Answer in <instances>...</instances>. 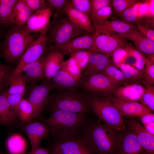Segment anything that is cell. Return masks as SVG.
<instances>
[{
  "label": "cell",
  "instance_id": "cell-1",
  "mask_svg": "<svg viewBox=\"0 0 154 154\" xmlns=\"http://www.w3.org/2000/svg\"><path fill=\"white\" fill-rule=\"evenodd\" d=\"M43 123L49 128L55 139L79 137L89 119L87 114L54 110Z\"/></svg>",
  "mask_w": 154,
  "mask_h": 154
},
{
  "label": "cell",
  "instance_id": "cell-2",
  "mask_svg": "<svg viewBox=\"0 0 154 154\" xmlns=\"http://www.w3.org/2000/svg\"><path fill=\"white\" fill-rule=\"evenodd\" d=\"M119 133L99 120H89L80 137L93 154H114Z\"/></svg>",
  "mask_w": 154,
  "mask_h": 154
},
{
  "label": "cell",
  "instance_id": "cell-3",
  "mask_svg": "<svg viewBox=\"0 0 154 154\" xmlns=\"http://www.w3.org/2000/svg\"><path fill=\"white\" fill-rule=\"evenodd\" d=\"M35 37L26 33L24 26L13 25L9 28L0 46V55L11 64L19 61Z\"/></svg>",
  "mask_w": 154,
  "mask_h": 154
},
{
  "label": "cell",
  "instance_id": "cell-4",
  "mask_svg": "<svg viewBox=\"0 0 154 154\" xmlns=\"http://www.w3.org/2000/svg\"><path fill=\"white\" fill-rule=\"evenodd\" d=\"M46 106L50 112L58 110L87 114L91 109L88 95L75 88L63 91L56 90L50 95Z\"/></svg>",
  "mask_w": 154,
  "mask_h": 154
},
{
  "label": "cell",
  "instance_id": "cell-5",
  "mask_svg": "<svg viewBox=\"0 0 154 154\" xmlns=\"http://www.w3.org/2000/svg\"><path fill=\"white\" fill-rule=\"evenodd\" d=\"M88 100L91 109L104 123L118 133L125 129L123 117L109 98L90 95Z\"/></svg>",
  "mask_w": 154,
  "mask_h": 154
},
{
  "label": "cell",
  "instance_id": "cell-6",
  "mask_svg": "<svg viewBox=\"0 0 154 154\" xmlns=\"http://www.w3.org/2000/svg\"><path fill=\"white\" fill-rule=\"evenodd\" d=\"M55 13L47 32V42L54 46L67 44L77 37L87 33L74 24L67 17L58 18Z\"/></svg>",
  "mask_w": 154,
  "mask_h": 154
},
{
  "label": "cell",
  "instance_id": "cell-7",
  "mask_svg": "<svg viewBox=\"0 0 154 154\" xmlns=\"http://www.w3.org/2000/svg\"><path fill=\"white\" fill-rule=\"evenodd\" d=\"M95 28L93 33V45L90 50L93 52L111 54L117 48L131 45L125 40L117 37L115 33Z\"/></svg>",
  "mask_w": 154,
  "mask_h": 154
},
{
  "label": "cell",
  "instance_id": "cell-8",
  "mask_svg": "<svg viewBox=\"0 0 154 154\" xmlns=\"http://www.w3.org/2000/svg\"><path fill=\"white\" fill-rule=\"evenodd\" d=\"M51 24L50 22L49 26L40 33L38 37L33 41L26 50L15 68L9 83L13 78L22 72L25 65L38 60L44 54L47 48V33Z\"/></svg>",
  "mask_w": 154,
  "mask_h": 154
},
{
  "label": "cell",
  "instance_id": "cell-9",
  "mask_svg": "<svg viewBox=\"0 0 154 154\" xmlns=\"http://www.w3.org/2000/svg\"><path fill=\"white\" fill-rule=\"evenodd\" d=\"M119 86L102 73L81 77L79 80V87L102 96L113 93Z\"/></svg>",
  "mask_w": 154,
  "mask_h": 154
},
{
  "label": "cell",
  "instance_id": "cell-10",
  "mask_svg": "<svg viewBox=\"0 0 154 154\" xmlns=\"http://www.w3.org/2000/svg\"><path fill=\"white\" fill-rule=\"evenodd\" d=\"M54 88L50 82L45 79L39 84L30 88L27 99L33 107L34 118L38 116L44 109L50 93Z\"/></svg>",
  "mask_w": 154,
  "mask_h": 154
},
{
  "label": "cell",
  "instance_id": "cell-11",
  "mask_svg": "<svg viewBox=\"0 0 154 154\" xmlns=\"http://www.w3.org/2000/svg\"><path fill=\"white\" fill-rule=\"evenodd\" d=\"M126 126L119 133L114 154H146L134 133Z\"/></svg>",
  "mask_w": 154,
  "mask_h": 154
},
{
  "label": "cell",
  "instance_id": "cell-12",
  "mask_svg": "<svg viewBox=\"0 0 154 154\" xmlns=\"http://www.w3.org/2000/svg\"><path fill=\"white\" fill-rule=\"evenodd\" d=\"M50 148L61 154H93L80 136L55 139Z\"/></svg>",
  "mask_w": 154,
  "mask_h": 154
},
{
  "label": "cell",
  "instance_id": "cell-13",
  "mask_svg": "<svg viewBox=\"0 0 154 154\" xmlns=\"http://www.w3.org/2000/svg\"><path fill=\"white\" fill-rule=\"evenodd\" d=\"M109 98L123 117L139 118L151 113L147 107L139 102L122 100L113 97Z\"/></svg>",
  "mask_w": 154,
  "mask_h": 154
},
{
  "label": "cell",
  "instance_id": "cell-14",
  "mask_svg": "<svg viewBox=\"0 0 154 154\" xmlns=\"http://www.w3.org/2000/svg\"><path fill=\"white\" fill-rule=\"evenodd\" d=\"M126 125L133 132L146 154L154 153V136L149 133L138 121L132 118L124 120Z\"/></svg>",
  "mask_w": 154,
  "mask_h": 154
},
{
  "label": "cell",
  "instance_id": "cell-15",
  "mask_svg": "<svg viewBox=\"0 0 154 154\" xmlns=\"http://www.w3.org/2000/svg\"><path fill=\"white\" fill-rule=\"evenodd\" d=\"M94 43L92 33H86L75 38L64 45L57 47L50 45L49 48L59 51L64 56L79 50H90Z\"/></svg>",
  "mask_w": 154,
  "mask_h": 154
},
{
  "label": "cell",
  "instance_id": "cell-16",
  "mask_svg": "<svg viewBox=\"0 0 154 154\" xmlns=\"http://www.w3.org/2000/svg\"><path fill=\"white\" fill-rule=\"evenodd\" d=\"M52 14V9L50 7L33 13L24 25L26 33H40L47 28L50 25V19Z\"/></svg>",
  "mask_w": 154,
  "mask_h": 154
},
{
  "label": "cell",
  "instance_id": "cell-17",
  "mask_svg": "<svg viewBox=\"0 0 154 154\" xmlns=\"http://www.w3.org/2000/svg\"><path fill=\"white\" fill-rule=\"evenodd\" d=\"M119 38L133 42L139 51L148 54H154V41L145 36L134 27L128 32L122 34H116Z\"/></svg>",
  "mask_w": 154,
  "mask_h": 154
},
{
  "label": "cell",
  "instance_id": "cell-18",
  "mask_svg": "<svg viewBox=\"0 0 154 154\" xmlns=\"http://www.w3.org/2000/svg\"><path fill=\"white\" fill-rule=\"evenodd\" d=\"M112 64L111 54L93 52L82 72L81 77L101 73Z\"/></svg>",
  "mask_w": 154,
  "mask_h": 154
},
{
  "label": "cell",
  "instance_id": "cell-19",
  "mask_svg": "<svg viewBox=\"0 0 154 154\" xmlns=\"http://www.w3.org/2000/svg\"><path fill=\"white\" fill-rule=\"evenodd\" d=\"M64 13L76 26L87 33H92L94 32L95 28L91 19L74 8L71 4L70 0L65 8Z\"/></svg>",
  "mask_w": 154,
  "mask_h": 154
},
{
  "label": "cell",
  "instance_id": "cell-20",
  "mask_svg": "<svg viewBox=\"0 0 154 154\" xmlns=\"http://www.w3.org/2000/svg\"><path fill=\"white\" fill-rule=\"evenodd\" d=\"M146 88L137 83L117 87L113 93V97L122 100L139 102Z\"/></svg>",
  "mask_w": 154,
  "mask_h": 154
},
{
  "label": "cell",
  "instance_id": "cell-21",
  "mask_svg": "<svg viewBox=\"0 0 154 154\" xmlns=\"http://www.w3.org/2000/svg\"><path fill=\"white\" fill-rule=\"evenodd\" d=\"M46 52L39 59L25 65L22 72L27 82L35 84L45 79V62Z\"/></svg>",
  "mask_w": 154,
  "mask_h": 154
},
{
  "label": "cell",
  "instance_id": "cell-22",
  "mask_svg": "<svg viewBox=\"0 0 154 154\" xmlns=\"http://www.w3.org/2000/svg\"><path fill=\"white\" fill-rule=\"evenodd\" d=\"M24 131L29 140L31 149L38 145L43 139L50 134L48 127L43 123L38 121L30 122L24 128Z\"/></svg>",
  "mask_w": 154,
  "mask_h": 154
},
{
  "label": "cell",
  "instance_id": "cell-23",
  "mask_svg": "<svg viewBox=\"0 0 154 154\" xmlns=\"http://www.w3.org/2000/svg\"><path fill=\"white\" fill-rule=\"evenodd\" d=\"M45 62V79L49 81L53 76L60 70L64 55L60 52L47 47Z\"/></svg>",
  "mask_w": 154,
  "mask_h": 154
},
{
  "label": "cell",
  "instance_id": "cell-24",
  "mask_svg": "<svg viewBox=\"0 0 154 154\" xmlns=\"http://www.w3.org/2000/svg\"><path fill=\"white\" fill-rule=\"evenodd\" d=\"M33 14L24 0H18L10 15L9 26L25 25Z\"/></svg>",
  "mask_w": 154,
  "mask_h": 154
},
{
  "label": "cell",
  "instance_id": "cell-25",
  "mask_svg": "<svg viewBox=\"0 0 154 154\" xmlns=\"http://www.w3.org/2000/svg\"><path fill=\"white\" fill-rule=\"evenodd\" d=\"M79 80L60 70L55 73L49 81L54 88L58 90L63 91L79 87Z\"/></svg>",
  "mask_w": 154,
  "mask_h": 154
},
{
  "label": "cell",
  "instance_id": "cell-26",
  "mask_svg": "<svg viewBox=\"0 0 154 154\" xmlns=\"http://www.w3.org/2000/svg\"><path fill=\"white\" fill-rule=\"evenodd\" d=\"M15 121L5 91L0 92V125H10Z\"/></svg>",
  "mask_w": 154,
  "mask_h": 154
},
{
  "label": "cell",
  "instance_id": "cell-27",
  "mask_svg": "<svg viewBox=\"0 0 154 154\" xmlns=\"http://www.w3.org/2000/svg\"><path fill=\"white\" fill-rule=\"evenodd\" d=\"M94 26L102 30L117 34L125 33L134 27L132 24L117 20L109 21L104 24Z\"/></svg>",
  "mask_w": 154,
  "mask_h": 154
},
{
  "label": "cell",
  "instance_id": "cell-28",
  "mask_svg": "<svg viewBox=\"0 0 154 154\" xmlns=\"http://www.w3.org/2000/svg\"><path fill=\"white\" fill-rule=\"evenodd\" d=\"M6 145L9 154H23L25 152L26 143L21 135L15 134L8 138Z\"/></svg>",
  "mask_w": 154,
  "mask_h": 154
},
{
  "label": "cell",
  "instance_id": "cell-29",
  "mask_svg": "<svg viewBox=\"0 0 154 154\" xmlns=\"http://www.w3.org/2000/svg\"><path fill=\"white\" fill-rule=\"evenodd\" d=\"M27 82L24 74L21 72L10 81L8 88L5 91L6 94L25 95Z\"/></svg>",
  "mask_w": 154,
  "mask_h": 154
},
{
  "label": "cell",
  "instance_id": "cell-30",
  "mask_svg": "<svg viewBox=\"0 0 154 154\" xmlns=\"http://www.w3.org/2000/svg\"><path fill=\"white\" fill-rule=\"evenodd\" d=\"M18 0H0V24L3 29L9 26V17Z\"/></svg>",
  "mask_w": 154,
  "mask_h": 154
},
{
  "label": "cell",
  "instance_id": "cell-31",
  "mask_svg": "<svg viewBox=\"0 0 154 154\" xmlns=\"http://www.w3.org/2000/svg\"><path fill=\"white\" fill-rule=\"evenodd\" d=\"M123 73L127 82L137 83L143 77V71L139 70L129 64L123 63L118 67Z\"/></svg>",
  "mask_w": 154,
  "mask_h": 154
},
{
  "label": "cell",
  "instance_id": "cell-32",
  "mask_svg": "<svg viewBox=\"0 0 154 154\" xmlns=\"http://www.w3.org/2000/svg\"><path fill=\"white\" fill-rule=\"evenodd\" d=\"M34 109L31 103L23 98L20 102L18 107V116L23 123H28L34 118Z\"/></svg>",
  "mask_w": 154,
  "mask_h": 154
},
{
  "label": "cell",
  "instance_id": "cell-33",
  "mask_svg": "<svg viewBox=\"0 0 154 154\" xmlns=\"http://www.w3.org/2000/svg\"><path fill=\"white\" fill-rule=\"evenodd\" d=\"M141 4L139 1L117 15L124 22L132 25L136 24L139 22V11Z\"/></svg>",
  "mask_w": 154,
  "mask_h": 154
},
{
  "label": "cell",
  "instance_id": "cell-34",
  "mask_svg": "<svg viewBox=\"0 0 154 154\" xmlns=\"http://www.w3.org/2000/svg\"><path fill=\"white\" fill-rule=\"evenodd\" d=\"M61 70L78 80L81 77L82 71L75 60L70 56L68 59L63 61Z\"/></svg>",
  "mask_w": 154,
  "mask_h": 154
},
{
  "label": "cell",
  "instance_id": "cell-35",
  "mask_svg": "<svg viewBox=\"0 0 154 154\" xmlns=\"http://www.w3.org/2000/svg\"><path fill=\"white\" fill-rule=\"evenodd\" d=\"M101 73L107 76L112 82L119 86L126 82L122 71L113 64L108 66Z\"/></svg>",
  "mask_w": 154,
  "mask_h": 154
},
{
  "label": "cell",
  "instance_id": "cell-36",
  "mask_svg": "<svg viewBox=\"0 0 154 154\" xmlns=\"http://www.w3.org/2000/svg\"><path fill=\"white\" fill-rule=\"evenodd\" d=\"M112 13V8L111 5L104 7L91 15V19L94 26L104 24L109 21Z\"/></svg>",
  "mask_w": 154,
  "mask_h": 154
},
{
  "label": "cell",
  "instance_id": "cell-37",
  "mask_svg": "<svg viewBox=\"0 0 154 154\" xmlns=\"http://www.w3.org/2000/svg\"><path fill=\"white\" fill-rule=\"evenodd\" d=\"M15 68L12 66L0 63V92L5 91Z\"/></svg>",
  "mask_w": 154,
  "mask_h": 154
},
{
  "label": "cell",
  "instance_id": "cell-38",
  "mask_svg": "<svg viewBox=\"0 0 154 154\" xmlns=\"http://www.w3.org/2000/svg\"><path fill=\"white\" fill-rule=\"evenodd\" d=\"M93 53L90 50H79L72 53L70 55L75 60L82 71L87 65L90 58Z\"/></svg>",
  "mask_w": 154,
  "mask_h": 154
},
{
  "label": "cell",
  "instance_id": "cell-39",
  "mask_svg": "<svg viewBox=\"0 0 154 154\" xmlns=\"http://www.w3.org/2000/svg\"><path fill=\"white\" fill-rule=\"evenodd\" d=\"M129 54L127 46L124 48H119L111 53V58L113 64L118 67L125 61Z\"/></svg>",
  "mask_w": 154,
  "mask_h": 154
},
{
  "label": "cell",
  "instance_id": "cell-40",
  "mask_svg": "<svg viewBox=\"0 0 154 154\" xmlns=\"http://www.w3.org/2000/svg\"><path fill=\"white\" fill-rule=\"evenodd\" d=\"M143 77L147 88L154 86V63L146 58L143 70Z\"/></svg>",
  "mask_w": 154,
  "mask_h": 154
},
{
  "label": "cell",
  "instance_id": "cell-41",
  "mask_svg": "<svg viewBox=\"0 0 154 154\" xmlns=\"http://www.w3.org/2000/svg\"><path fill=\"white\" fill-rule=\"evenodd\" d=\"M139 102L147 107L151 111H154V86L146 88Z\"/></svg>",
  "mask_w": 154,
  "mask_h": 154
},
{
  "label": "cell",
  "instance_id": "cell-42",
  "mask_svg": "<svg viewBox=\"0 0 154 154\" xmlns=\"http://www.w3.org/2000/svg\"><path fill=\"white\" fill-rule=\"evenodd\" d=\"M6 95L12 114L16 120L18 117V109L19 104L24 98L25 95L19 94H6Z\"/></svg>",
  "mask_w": 154,
  "mask_h": 154
},
{
  "label": "cell",
  "instance_id": "cell-43",
  "mask_svg": "<svg viewBox=\"0 0 154 154\" xmlns=\"http://www.w3.org/2000/svg\"><path fill=\"white\" fill-rule=\"evenodd\" d=\"M137 0H111L114 11L117 15L139 2Z\"/></svg>",
  "mask_w": 154,
  "mask_h": 154
},
{
  "label": "cell",
  "instance_id": "cell-44",
  "mask_svg": "<svg viewBox=\"0 0 154 154\" xmlns=\"http://www.w3.org/2000/svg\"><path fill=\"white\" fill-rule=\"evenodd\" d=\"M127 48L129 54L135 59V62L133 66L139 70L143 71L146 58L140 51L133 48L131 45L127 46Z\"/></svg>",
  "mask_w": 154,
  "mask_h": 154
},
{
  "label": "cell",
  "instance_id": "cell-45",
  "mask_svg": "<svg viewBox=\"0 0 154 154\" xmlns=\"http://www.w3.org/2000/svg\"><path fill=\"white\" fill-rule=\"evenodd\" d=\"M72 7L91 19L90 0H71Z\"/></svg>",
  "mask_w": 154,
  "mask_h": 154
},
{
  "label": "cell",
  "instance_id": "cell-46",
  "mask_svg": "<svg viewBox=\"0 0 154 154\" xmlns=\"http://www.w3.org/2000/svg\"><path fill=\"white\" fill-rule=\"evenodd\" d=\"M25 1L32 13L45 9L49 7L46 0H24Z\"/></svg>",
  "mask_w": 154,
  "mask_h": 154
},
{
  "label": "cell",
  "instance_id": "cell-47",
  "mask_svg": "<svg viewBox=\"0 0 154 154\" xmlns=\"http://www.w3.org/2000/svg\"><path fill=\"white\" fill-rule=\"evenodd\" d=\"M69 0H47L49 7L54 9L55 13H64L65 8Z\"/></svg>",
  "mask_w": 154,
  "mask_h": 154
},
{
  "label": "cell",
  "instance_id": "cell-48",
  "mask_svg": "<svg viewBox=\"0 0 154 154\" xmlns=\"http://www.w3.org/2000/svg\"><path fill=\"white\" fill-rule=\"evenodd\" d=\"M91 15L100 9L111 4L110 0H90Z\"/></svg>",
  "mask_w": 154,
  "mask_h": 154
},
{
  "label": "cell",
  "instance_id": "cell-49",
  "mask_svg": "<svg viewBox=\"0 0 154 154\" xmlns=\"http://www.w3.org/2000/svg\"><path fill=\"white\" fill-rule=\"evenodd\" d=\"M137 28L147 38L154 41V30L153 29L143 25L139 22L136 24Z\"/></svg>",
  "mask_w": 154,
  "mask_h": 154
},
{
  "label": "cell",
  "instance_id": "cell-50",
  "mask_svg": "<svg viewBox=\"0 0 154 154\" xmlns=\"http://www.w3.org/2000/svg\"><path fill=\"white\" fill-rule=\"evenodd\" d=\"M49 149L42 147L40 145L28 152H25L23 154H50Z\"/></svg>",
  "mask_w": 154,
  "mask_h": 154
},
{
  "label": "cell",
  "instance_id": "cell-51",
  "mask_svg": "<svg viewBox=\"0 0 154 154\" xmlns=\"http://www.w3.org/2000/svg\"><path fill=\"white\" fill-rule=\"evenodd\" d=\"M139 118L140 121L143 125L150 122H154V114L151 113L146 114Z\"/></svg>",
  "mask_w": 154,
  "mask_h": 154
},
{
  "label": "cell",
  "instance_id": "cell-52",
  "mask_svg": "<svg viewBox=\"0 0 154 154\" xmlns=\"http://www.w3.org/2000/svg\"><path fill=\"white\" fill-rule=\"evenodd\" d=\"M143 126L149 133L154 136V122L143 125Z\"/></svg>",
  "mask_w": 154,
  "mask_h": 154
},
{
  "label": "cell",
  "instance_id": "cell-53",
  "mask_svg": "<svg viewBox=\"0 0 154 154\" xmlns=\"http://www.w3.org/2000/svg\"><path fill=\"white\" fill-rule=\"evenodd\" d=\"M50 154H61L59 152L53 149L50 148Z\"/></svg>",
  "mask_w": 154,
  "mask_h": 154
},
{
  "label": "cell",
  "instance_id": "cell-54",
  "mask_svg": "<svg viewBox=\"0 0 154 154\" xmlns=\"http://www.w3.org/2000/svg\"><path fill=\"white\" fill-rule=\"evenodd\" d=\"M3 29L0 24V42L2 36Z\"/></svg>",
  "mask_w": 154,
  "mask_h": 154
},
{
  "label": "cell",
  "instance_id": "cell-55",
  "mask_svg": "<svg viewBox=\"0 0 154 154\" xmlns=\"http://www.w3.org/2000/svg\"><path fill=\"white\" fill-rule=\"evenodd\" d=\"M0 154H5L3 153H0Z\"/></svg>",
  "mask_w": 154,
  "mask_h": 154
},
{
  "label": "cell",
  "instance_id": "cell-56",
  "mask_svg": "<svg viewBox=\"0 0 154 154\" xmlns=\"http://www.w3.org/2000/svg\"><path fill=\"white\" fill-rule=\"evenodd\" d=\"M152 154H154V153Z\"/></svg>",
  "mask_w": 154,
  "mask_h": 154
},
{
  "label": "cell",
  "instance_id": "cell-57",
  "mask_svg": "<svg viewBox=\"0 0 154 154\" xmlns=\"http://www.w3.org/2000/svg\"></svg>",
  "mask_w": 154,
  "mask_h": 154
}]
</instances>
